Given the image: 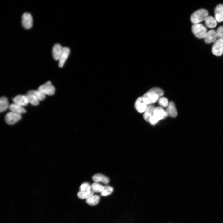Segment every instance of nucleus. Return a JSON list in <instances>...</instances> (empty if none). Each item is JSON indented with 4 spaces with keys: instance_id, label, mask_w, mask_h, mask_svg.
Returning <instances> with one entry per match:
<instances>
[{
    "instance_id": "nucleus-1",
    "label": "nucleus",
    "mask_w": 223,
    "mask_h": 223,
    "mask_svg": "<svg viewBox=\"0 0 223 223\" xmlns=\"http://www.w3.org/2000/svg\"><path fill=\"white\" fill-rule=\"evenodd\" d=\"M163 94L164 92L161 89L154 87L150 89L145 93L142 98L144 102L147 105L156 102Z\"/></svg>"
},
{
    "instance_id": "nucleus-2",
    "label": "nucleus",
    "mask_w": 223,
    "mask_h": 223,
    "mask_svg": "<svg viewBox=\"0 0 223 223\" xmlns=\"http://www.w3.org/2000/svg\"><path fill=\"white\" fill-rule=\"evenodd\" d=\"M208 15V13L207 10L200 9L193 13L190 17V20L194 24H199L204 20Z\"/></svg>"
},
{
    "instance_id": "nucleus-3",
    "label": "nucleus",
    "mask_w": 223,
    "mask_h": 223,
    "mask_svg": "<svg viewBox=\"0 0 223 223\" xmlns=\"http://www.w3.org/2000/svg\"><path fill=\"white\" fill-rule=\"evenodd\" d=\"M191 29L194 34L199 39L204 38L207 32L205 27L200 23L193 24Z\"/></svg>"
},
{
    "instance_id": "nucleus-4",
    "label": "nucleus",
    "mask_w": 223,
    "mask_h": 223,
    "mask_svg": "<svg viewBox=\"0 0 223 223\" xmlns=\"http://www.w3.org/2000/svg\"><path fill=\"white\" fill-rule=\"evenodd\" d=\"M38 90L45 95H53L55 91V88L50 81L40 85L39 87Z\"/></svg>"
},
{
    "instance_id": "nucleus-5",
    "label": "nucleus",
    "mask_w": 223,
    "mask_h": 223,
    "mask_svg": "<svg viewBox=\"0 0 223 223\" xmlns=\"http://www.w3.org/2000/svg\"><path fill=\"white\" fill-rule=\"evenodd\" d=\"M212 51V53L216 56L221 55L223 54V40L218 39L214 42Z\"/></svg>"
},
{
    "instance_id": "nucleus-6",
    "label": "nucleus",
    "mask_w": 223,
    "mask_h": 223,
    "mask_svg": "<svg viewBox=\"0 0 223 223\" xmlns=\"http://www.w3.org/2000/svg\"><path fill=\"white\" fill-rule=\"evenodd\" d=\"M21 115L10 111L6 114L5 120L7 124L12 125L19 121L21 119Z\"/></svg>"
},
{
    "instance_id": "nucleus-7",
    "label": "nucleus",
    "mask_w": 223,
    "mask_h": 223,
    "mask_svg": "<svg viewBox=\"0 0 223 223\" xmlns=\"http://www.w3.org/2000/svg\"><path fill=\"white\" fill-rule=\"evenodd\" d=\"M22 24L26 29L30 28L33 25V18L31 14L28 12L24 13L22 16Z\"/></svg>"
},
{
    "instance_id": "nucleus-8",
    "label": "nucleus",
    "mask_w": 223,
    "mask_h": 223,
    "mask_svg": "<svg viewBox=\"0 0 223 223\" xmlns=\"http://www.w3.org/2000/svg\"><path fill=\"white\" fill-rule=\"evenodd\" d=\"M70 52L69 49L67 47H63L61 54L59 60L58 65L60 67H62L69 55Z\"/></svg>"
},
{
    "instance_id": "nucleus-9",
    "label": "nucleus",
    "mask_w": 223,
    "mask_h": 223,
    "mask_svg": "<svg viewBox=\"0 0 223 223\" xmlns=\"http://www.w3.org/2000/svg\"><path fill=\"white\" fill-rule=\"evenodd\" d=\"M13 103L23 107L26 106L29 103L26 95H18L13 98Z\"/></svg>"
},
{
    "instance_id": "nucleus-10",
    "label": "nucleus",
    "mask_w": 223,
    "mask_h": 223,
    "mask_svg": "<svg viewBox=\"0 0 223 223\" xmlns=\"http://www.w3.org/2000/svg\"><path fill=\"white\" fill-rule=\"evenodd\" d=\"M167 116L165 111L161 107H158L155 108L153 116L158 121L165 119Z\"/></svg>"
},
{
    "instance_id": "nucleus-11",
    "label": "nucleus",
    "mask_w": 223,
    "mask_h": 223,
    "mask_svg": "<svg viewBox=\"0 0 223 223\" xmlns=\"http://www.w3.org/2000/svg\"><path fill=\"white\" fill-rule=\"evenodd\" d=\"M217 38L216 31L212 29L207 32L204 39L206 43L209 44L215 42Z\"/></svg>"
},
{
    "instance_id": "nucleus-12",
    "label": "nucleus",
    "mask_w": 223,
    "mask_h": 223,
    "mask_svg": "<svg viewBox=\"0 0 223 223\" xmlns=\"http://www.w3.org/2000/svg\"><path fill=\"white\" fill-rule=\"evenodd\" d=\"M147 105L144 101L142 97H140L136 100L135 103V107L136 110L139 113L144 112Z\"/></svg>"
},
{
    "instance_id": "nucleus-13",
    "label": "nucleus",
    "mask_w": 223,
    "mask_h": 223,
    "mask_svg": "<svg viewBox=\"0 0 223 223\" xmlns=\"http://www.w3.org/2000/svg\"><path fill=\"white\" fill-rule=\"evenodd\" d=\"M215 18L219 22L223 21V4H219L215 7L214 11Z\"/></svg>"
},
{
    "instance_id": "nucleus-14",
    "label": "nucleus",
    "mask_w": 223,
    "mask_h": 223,
    "mask_svg": "<svg viewBox=\"0 0 223 223\" xmlns=\"http://www.w3.org/2000/svg\"><path fill=\"white\" fill-rule=\"evenodd\" d=\"M63 47L59 44H55L52 48V55L54 59L59 60L61 54Z\"/></svg>"
},
{
    "instance_id": "nucleus-15",
    "label": "nucleus",
    "mask_w": 223,
    "mask_h": 223,
    "mask_svg": "<svg viewBox=\"0 0 223 223\" xmlns=\"http://www.w3.org/2000/svg\"><path fill=\"white\" fill-rule=\"evenodd\" d=\"M9 109L11 112L20 115L26 112V110L23 107L14 103L10 104Z\"/></svg>"
},
{
    "instance_id": "nucleus-16",
    "label": "nucleus",
    "mask_w": 223,
    "mask_h": 223,
    "mask_svg": "<svg viewBox=\"0 0 223 223\" xmlns=\"http://www.w3.org/2000/svg\"><path fill=\"white\" fill-rule=\"evenodd\" d=\"M168 115L172 117H175L177 115V112L175 107L174 103L172 102H170L167 107L165 111Z\"/></svg>"
},
{
    "instance_id": "nucleus-17",
    "label": "nucleus",
    "mask_w": 223,
    "mask_h": 223,
    "mask_svg": "<svg viewBox=\"0 0 223 223\" xmlns=\"http://www.w3.org/2000/svg\"><path fill=\"white\" fill-rule=\"evenodd\" d=\"M155 107L152 105H149L147 106L143 114L144 120L149 122L151 118L153 115L154 111L155 109Z\"/></svg>"
},
{
    "instance_id": "nucleus-18",
    "label": "nucleus",
    "mask_w": 223,
    "mask_h": 223,
    "mask_svg": "<svg viewBox=\"0 0 223 223\" xmlns=\"http://www.w3.org/2000/svg\"><path fill=\"white\" fill-rule=\"evenodd\" d=\"M92 178L93 180L96 182H100L107 184L109 181V179L107 177L100 173L94 174Z\"/></svg>"
},
{
    "instance_id": "nucleus-19",
    "label": "nucleus",
    "mask_w": 223,
    "mask_h": 223,
    "mask_svg": "<svg viewBox=\"0 0 223 223\" xmlns=\"http://www.w3.org/2000/svg\"><path fill=\"white\" fill-rule=\"evenodd\" d=\"M206 26L209 28H213L217 25V21L215 18L212 16H208L204 20Z\"/></svg>"
},
{
    "instance_id": "nucleus-20",
    "label": "nucleus",
    "mask_w": 223,
    "mask_h": 223,
    "mask_svg": "<svg viewBox=\"0 0 223 223\" xmlns=\"http://www.w3.org/2000/svg\"><path fill=\"white\" fill-rule=\"evenodd\" d=\"M10 105L7 98L5 97H2L0 99V112H3L9 108Z\"/></svg>"
},
{
    "instance_id": "nucleus-21",
    "label": "nucleus",
    "mask_w": 223,
    "mask_h": 223,
    "mask_svg": "<svg viewBox=\"0 0 223 223\" xmlns=\"http://www.w3.org/2000/svg\"><path fill=\"white\" fill-rule=\"evenodd\" d=\"M100 200V197L97 195H93L86 199V203L91 206H94L98 203Z\"/></svg>"
},
{
    "instance_id": "nucleus-22",
    "label": "nucleus",
    "mask_w": 223,
    "mask_h": 223,
    "mask_svg": "<svg viewBox=\"0 0 223 223\" xmlns=\"http://www.w3.org/2000/svg\"><path fill=\"white\" fill-rule=\"evenodd\" d=\"M29 103L33 106H37L39 103V100L33 94L28 93L26 95Z\"/></svg>"
},
{
    "instance_id": "nucleus-23",
    "label": "nucleus",
    "mask_w": 223,
    "mask_h": 223,
    "mask_svg": "<svg viewBox=\"0 0 223 223\" xmlns=\"http://www.w3.org/2000/svg\"><path fill=\"white\" fill-rule=\"evenodd\" d=\"M94 192L90 190L88 191L82 192L79 191L77 193V196L81 199H87L91 196L93 195Z\"/></svg>"
},
{
    "instance_id": "nucleus-24",
    "label": "nucleus",
    "mask_w": 223,
    "mask_h": 223,
    "mask_svg": "<svg viewBox=\"0 0 223 223\" xmlns=\"http://www.w3.org/2000/svg\"><path fill=\"white\" fill-rule=\"evenodd\" d=\"M28 93L34 95L39 101L43 100L46 97V95L38 90H29Z\"/></svg>"
},
{
    "instance_id": "nucleus-25",
    "label": "nucleus",
    "mask_w": 223,
    "mask_h": 223,
    "mask_svg": "<svg viewBox=\"0 0 223 223\" xmlns=\"http://www.w3.org/2000/svg\"><path fill=\"white\" fill-rule=\"evenodd\" d=\"M104 186L98 182L93 183L91 186V190L94 192L101 193L104 188Z\"/></svg>"
},
{
    "instance_id": "nucleus-26",
    "label": "nucleus",
    "mask_w": 223,
    "mask_h": 223,
    "mask_svg": "<svg viewBox=\"0 0 223 223\" xmlns=\"http://www.w3.org/2000/svg\"><path fill=\"white\" fill-rule=\"evenodd\" d=\"M113 191V188L109 186H104L103 189L100 193L103 196H107L111 194Z\"/></svg>"
},
{
    "instance_id": "nucleus-27",
    "label": "nucleus",
    "mask_w": 223,
    "mask_h": 223,
    "mask_svg": "<svg viewBox=\"0 0 223 223\" xmlns=\"http://www.w3.org/2000/svg\"><path fill=\"white\" fill-rule=\"evenodd\" d=\"M80 191L85 192L91 190V186L88 183L85 182L81 184L80 187Z\"/></svg>"
},
{
    "instance_id": "nucleus-28",
    "label": "nucleus",
    "mask_w": 223,
    "mask_h": 223,
    "mask_svg": "<svg viewBox=\"0 0 223 223\" xmlns=\"http://www.w3.org/2000/svg\"><path fill=\"white\" fill-rule=\"evenodd\" d=\"M159 104L163 107H167L168 104V102L167 99L164 97L160 98L158 100Z\"/></svg>"
},
{
    "instance_id": "nucleus-29",
    "label": "nucleus",
    "mask_w": 223,
    "mask_h": 223,
    "mask_svg": "<svg viewBox=\"0 0 223 223\" xmlns=\"http://www.w3.org/2000/svg\"><path fill=\"white\" fill-rule=\"evenodd\" d=\"M217 38L223 40V26H219L216 31Z\"/></svg>"
}]
</instances>
